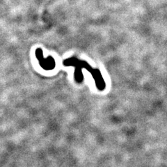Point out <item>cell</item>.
I'll return each mask as SVG.
<instances>
[{
    "instance_id": "1",
    "label": "cell",
    "mask_w": 167,
    "mask_h": 167,
    "mask_svg": "<svg viewBox=\"0 0 167 167\" xmlns=\"http://www.w3.org/2000/svg\"><path fill=\"white\" fill-rule=\"evenodd\" d=\"M65 66H78L81 68H84L86 69L87 70L90 71L91 75L94 77V79L96 83V86L100 90H103L105 88V81L102 77L100 72L97 69H93L86 62H83V61H79L75 58H70L69 59L65 60L64 62Z\"/></svg>"
},
{
    "instance_id": "2",
    "label": "cell",
    "mask_w": 167,
    "mask_h": 167,
    "mask_svg": "<svg viewBox=\"0 0 167 167\" xmlns=\"http://www.w3.org/2000/svg\"><path fill=\"white\" fill-rule=\"evenodd\" d=\"M36 57L38 59L40 66L45 70H52L55 67V62L53 58L48 57V59H44L42 56V52L40 49H38L36 52Z\"/></svg>"
}]
</instances>
